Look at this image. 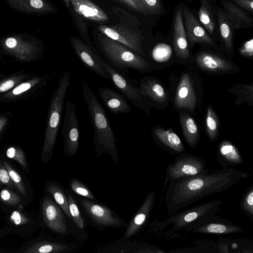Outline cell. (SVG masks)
<instances>
[{
	"label": "cell",
	"mask_w": 253,
	"mask_h": 253,
	"mask_svg": "<svg viewBox=\"0 0 253 253\" xmlns=\"http://www.w3.org/2000/svg\"><path fill=\"white\" fill-rule=\"evenodd\" d=\"M248 173L230 168L210 170L202 173L169 181L165 193L168 215L210 196L226 191L242 179Z\"/></svg>",
	"instance_id": "1"
},
{
	"label": "cell",
	"mask_w": 253,
	"mask_h": 253,
	"mask_svg": "<svg viewBox=\"0 0 253 253\" xmlns=\"http://www.w3.org/2000/svg\"><path fill=\"white\" fill-rule=\"evenodd\" d=\"M82 90L94 129L93 142L96 154L108 153L118 162L116 138L109 118L87 82L81 79Z\"/></svg>",
	"instance_id": "2"
},
{
	"label": "cell",
	"mask_w": 253,
	"mask_h": 253,
	"mask_svg": "<svg viewBox=\"0 0 253 253\" xmlns=\"http://www.w3.org/2000/svg\"><path fill=\"white\" fill-rule=\"evenodd\" d=\"M98 45L104 60L116 69L128 73V69L144 73L151 71L143 56L103 35L98 36Z\"/></svg>",
	"instance_id": "3"
},
{
	"label": "cell",
	"mask_w": 253,
	"mask_h": 253,
	"mask_svg": "<svg viewBox=\"0 0 253 253\" xmlns=\"http://www.w3.org/2000/svg\"><path fill=\"white\" fill-rule=\"evenodd\" d=\"M71 83L68 71L60 77L58 86L54 91L47 115L42 154L51 156L60 126L62 111L67 90Z\"/></svg>",
	"instance_id": "4"
},
{
	"label": "cell",
	"mask_w": 253,
	"mask_h": 253,
	"mask_svg": "<svg viewBox=\"0 0 253 253\" xmlns=\"http://www.w3.org/2000/svg\"><path fill=\"white\" fill-rule=\"evenodd\" d=\"M221 200H214L178 211L158 224V229L170 226L174 231H192L211 217L220 212Z\"/></svg>",
	"instance_id": "5"
},
{
	"label": "cell",
	"mask_w": 253,
	"mask_h": 253,
	"mask_svg": "<svg viewBox=\"0 0 253 253\" xmlns=\"http://www.w3.org/2000/svg\"><path fill=\"white\" fill-rule=\"evenodd\" d=\"M209 170L205 159L189 154H181L166 168L164 191L170 180L199 174Z\"/></svg>",
	"instance_id": "6"
},
{
	"label": "cell",
	"mask_w": 253,
	"mask_h": 253,
	"mask_svg": "<svg viewBox=\"0 0 253 253\" xmlns=\"http://www.w3.org/2000/svg\"><path fill=\"white\" fill-rule=\"evenodd\" d=\"M102 64L109 76V80L115 87L137 108L148 113V104L146 97L140 92L138 87L135 86L127 73L119 71L107 63L102 57Z\"/></svg>",
	"instance_id": "7"
},
{
	"label": "cell",
	"mask_w": 253,
	"mask_h": 253,
	"mask_svg": "<svg viewBox=\"0 0 253 253\" xmlns=\"http://www.w3.org/2000/svg\"><path fill=\"white\" fill-rule=\"evenodd\" d=\"M0 45L6 52L21 61H30L40 53L41 48L33 37L12 34L2 38Z\"/></svg>",
	"instance_id": "8"
},
{
	"label": "cell",
	"mask_w": 253,
	"mask_h": 253,
	"mask_svg": "<svg viewBox=\"0 0 253 253\" xmlns=\"http://www.w3.org/2000/svg\"><path fill=\"white\" fill-rule=\"evenodd\" d=\"M61 134L64 138V151L67 156H73L79 148V127L74 101L66 104Z\"/></svg>",
	"instance_id": "9"
},
{
	"label": "cell",
	"mask_w": 253,
	"mask_h": 253,
	"mask_svg": "<svg viewBox=\"0 0 253 253\" xmlns=\"http://www.w3.org/2000/svg\"><path fill=\"white\" fill-rule=\"evenodd\" d=\"M71 45L81 63L99 77L109 79V76L102 64V57L97 51L78 38L72 37Z\"/></svg>",
	"instance_id": "10"
},
{
	"label": "cell",
	"mask_w": 253,
	"mask_h": 253,
	"mask_svg": "<svg viewBox=\"0 0 253 253\" xmlns=\"http://www.w3.org/2000/svg\"><path fill=\"white\" fill-rule=\"evenodd\" d=\"M98 30L108 38L123 44L133 51L144 56L142 45V38L138 34L128 28L120 25H101Z\"/></svg>",
	"instance_id": "11"
},
{
	"label": "cell",
	"mask_w": 253,
	"mask_h": 253,
	"mask_svg": "<svg viewBox=\"0 0 253 253\" xmlns=\"http://www.w3.org/2000/svg\"><path fill=\"white\" fill-rule=\"evenodd\" d=\"M81 203L84 211L91 219L97 224L106 227H123L124 221L110 209L91 202L87 199H82Z\"/></svg>",
	"instance_id": "12"
},
{
	"label": "cell",
	"mask_w": 253,
	"mask_h": 253,
	"mask_svg": "<svg viewBox=\"0 0 253 253\" xmlns=\"http://www.w3.org/2000/svg\"><path fill=\"white\" fill-rule=\"evenodd\" d=\"M44 223L52 231L60 234L68 232L66 219L59 206L48 197H44L42 205Z\"/></svg>",
	"instance_id": "13"
},
{
	"label": "cell",
	"mask_w": 253,
	"mask_h": 253,
	"mask_svg": "<svg viewBox=\"0 0 253 253\" xmlns=\"http://www.w3.org/2000/svg\"><path fill=\"white\" fill-rule=\"evenodd\" d=\"M70 12L84 19L100 23L108 21L106 13L90 0H62Z\"/></svg>",
	"instance_id": "14"
},
{
	"label": "cell",
	"mask_w": 253,
	"mask_h": 253,
	"mask_svg": "<svg viewBox=\"0 0 253 253\" xmlns=\"http://www.w3.org/2000/svg\"><path fill=\"white\" fill-rule=\"evenodd\" d=\"M182 16L187 40L191 45L196 43L214 44L211 38L190 10L186 8L182 9Z\"/></svg>",
	"instance_id": "15"
},
{
	"label": "cell",
	"mask_w": 253,
	"mask_h": 253,
	"mask_svg": "<svg viewBox=\"0 0 253 253\" xmlns=\"http://www.w3.org/2000/svg\"><path fill=\"white\" fill-rule=\"evenodd\" d=\"M98 92L104 105L113 114L130 112V106L122 93L108 87H100Z\"/></svg>",
	"instance_id": "16"
},
{
	"label": "cell",
	"mask_w": 253,
	"mask_h": 253,
	"mask_svg": "<svg viewBox=\"0 0 253 253\" xmlns=\"http://www.w3.org/2000/svg\"><path fill=\"white\" fill-rule=\"evenodd\" d=\"M196 102V94L189 75L183 74L178 84L174 98L177 108L193 111Z\"/></svg>",
	"instance_id": "17"
},
{
	"label": "cell",
	"mask_w": 253,
	"mask_h": 253,
	"mask_svg": "<svg viewBox=\"0 0 253 253\" xmlns=\"http://www.w3.org/2000/svg\"><path fill=\"white\" fill-rule=\"evenodd\" d=\"M173 44L177 57L182 59L189 57V47L183 21L182 8L180 7L176 9L174 15Z\"/></svg>",
	"instance_id": "18"
},
{
	"label": "cell",
	"mask_w": 253,
	"mask_h": 253,
	"mask_svg": "<svg viewBox=\"0 0 253 253\" xmlns=\"http://www.w3.org/2000/svg\"><path fill=\"white\" fill-rule=\"evenodd\" d=\"M12 8L27 14H46L54 12L55 7L47 0H4Z\"/></svg>",
	"instance_id": "19"
},
{
	"label": "cell",
	"mask_w": 253,
	"mask_h": 253,
	"mask_svg": "<svg viewBox=\"0 0 253 253\" xmlns=\"http://www.w3.org/2000/svg\"><path fill=\"white\" fill-rule=\"evenodd\" d=\"M243 229L231 221L214 215L193 230L192 232L203 234H229L241 232Z\"/></svg>",
	"instance_id": "20"
},
{
	"label": "cell",
	"mask_w": 253,
	"mask_h": 253,
	"mask_svg": "<svg viewBox=\"0 0 253 253\" xmlns=\"http://www.w3.org/2000/svg\"><path fill=\"white\" fill-rule=\"evenodd\" d=\"M155 199V194L153 192L148 194L141 207L129 223L123 239L129 238L139 231L150 214Z\"/></svg>",
	"instance_id": "21"
},
{
	"label": "cell",
	"mask_w": 253,
	"mask_h": 253,
	"mask_svg": "<svg viewBox=\"0 0 253 253\" xmlns=\"http://www.w3.org/2000/svg\"><path fill=\"white\" fill-rule=\"evenodd\" d=\"M196 62L202 69L212 72H226L233 69V65L214 54L207 52L200 53Z\"/></svg>",
	"instance_id": "22"
},
{
	"label": "cell",
	"mask_w": 253,
	"mask_h": 253,
	"mask_svg": "<svg viewBox=\"0 0 253 253\" xmlns=\"http://www.w3.org/2000/svg\"><path fill=\"white\" fill-rule=\"evenodd\" d=\"M139 89L145 97L158 103L165 102L168 94L163 86L155 79L144 77L140 81Z\"/></svg>",
	"instance_id": "23"
},
{
	"label": "cell",
	"mask_w": 253,
	"mask_h": 253,
	"mask_svg": "<svg viewBox=\"0 0 253 253\" xmlns=\"http://www.w3.org/2000/svg\"><path fill=\"white\" fill-rule=\"evenodd\" d=\"M153 131L159 141L169 149L178 153L184 152V147L179 137L171 129L166 130L160 127H155Z\"/></svg>",
	"instance_id": "24"
},
{
	"label": "cell",
	"mask_w": 253,
	"mask_h": 253,
	"mask_svg": "<svg viewBox=\"0 0 253 253\" xmlns=\"http://www.w3.org/2000/svg\"><path fill=\"white\" fill-rule=\"evenodd\" d=\"M218 161L226 167L241 164L243 161L237 148L228 141H224L220 144Z\"/></svg>",
	"instance_id": "25"
},
{
	"label": "cell",
	"mask_w": 253,
	"mask_h": 253,
	"mask_svg": "<svg viewBox=\"0 0 253 253\" xmlns=\"http://www.w3.org/2000/svg\"><path fill=\"white\" fill-rule=\"evenodd\" d=\"M220 35L226 47L230 50L233 47V33L234 29H237L234 21L229 15L222 11L218 14Z\"/></svg>",
	"instance_id": "26"
},
{
	"label": "cell",
	"mask_w": 253,
	"mask_h": 253,
	"mask_svg": "<svg viewBox=\"0 0 253 253\" xmlns=\"http://www.w3.org/2000/svg\"><path fill=\"white\" fill-rule=\"evenodd\" d=\"M180 120L185 140L191 147H195L199 138L198 128L195 121L185 114L180 115Z\"/></svg>",
	"instance_id": "27"
},
{
	"label": "cell",
	"mask_w": 253,
	"mask_h": 253,
	"mask_svg": "<svg viewBox=\"0 0 253 253\" xmlns=\"http://www.w3.org/2000/svg\"><path fill=\"white\" fill-rule=\"evenodd\" d=\"M68 245L56 243L37 242L28 248L25 253H59L69 250Z\"/></svg>",
	"instance_id": "28"
},
{
	"label": "cell",
	"mask_w": 253,
	"mask_h": 253,
	"mask_svg": "<svg viewBox=\"0 0 253 253\" xmlns=\"http://www.w3.org/2000/svg\"><path fill=\"white\" fill-rule=\"evenodd\" d=\"M223 5L227 14L235 23L237 29L242 27L243 24L250 25L252 23V19L244 10L234 4L224 1Z\"/></svg>",
	"instance_id": "29"
},
{
	"label": "cell",
	"mask_w": 253,
	"mask_h": 253,
	"mask_svg": "<svg viewBox=\"0 0 253 253\" xmlns=\"http://www.w3.org/2000/svg\"><path fill=\"white\" fill-rule=\"evenodd\" d=\"M47 191L52 196L56 203L63 211L66 216L72 220L69 211L68 197L61 188L56 184H49L47 186Z\"/></svg>",
	"instance_id": "30"
},
{
	"label": "cell",
	"mask_w": 253,
	"mask_h": 253,
	"mask_svg": "<svg viewBox=\"0 0 253 253\" xmlns=\"http://www.w3.org/2000/svg\"><path fill=\"white\" fill-rule=\"evenodd\" d=\"M201 4L199 10L198 15L200 23L207 31L211 35L213 34L215 24L206 0H201Z\"/></svg>",
	"instance_id": "31"
},
{
	"label": "cell",
	"mask_w": 253,
	"mask_h": 253,
	"mask_svg": "<svg viewBox=\"0 0 253 253\" xmlns=\"http://www.w3.org/2000/svg\"><path fill=\"white\" fill-rule=\"evenodd\" d=\"M206 130L211 140H214L218 132V122L217 116L211 106H209L206 118Z\"/></svg>",
	"instance_id": "32"
},
{
	"label": "cell",
	"mask_w": 253,
	"mask_h": 253,
	"mask_svg": "<svg viewBox=\"0 0 253 253\" xmlns=\"http://www.w3.org/2000/svg\"><path fill=\"white\" fill-rule=\"evenodd\" d=\"M68 200L69 211L72 220L78 228L84 229V220L74 199L69 193L68 194Z\"/></svg>",
	"instance_id": "33"
},
{
	"label": "cell",
	"mask_w": 253,
	"mask_h": 253,
	"mask_svg": "<svg viewBox=\"0 0 253 253\" xmlns=\"http://www.w3.org/2000/svg\"><path fill=\"white\" fill-rule=\"evenodd\" d=\"M2 163L7 169L8 174L15 187L23 196L26 197L27 193L26 189L19 174L6 161H4Z\"/></svg>",
	"instance_id": "34"
},
{
	"label": "cell",
	"mask_w": 253,
	"mask_h": 253,
	"mask_svg": "<svg viewBox=\"0 0 253 253\" xmlns=\"http://www.w3.org/2000/svg\"><path fill=\"white\" fill-rule=\"evenodd\" d=\"M240 208L249 217L252 218L253 216V188L248 191L246 195L241 201Z\"/></svg>",
	"instance_id": "35"
},
{
	"label": "cell",
	"mask_w": 253,
	"mask_h": 253,
	"mask_svg": "<svg viewBox=\"0 0 253 253\" xmlns=\"http://www.w3.org/2000/svg\"><path fill=\"white\" fill-rule=\"evenodd\" d=\"M0 198L4 203L12 206L18 205L22 201L21 198L17 194L6 189L1 191Z\"/></svg>",
	"instance_id": "36"
},
{
	"label": "cell",
	"mask_w": 253,
	"mask_h": 253,
	"mask_svg": "<svg viewBox=\"0 0 253 253\" xmlns=\"http://www.w3.org/2000/svg\"><path fill=\"white\" fill-rule=\"evenodd\" d=\"M70 186L72 190L77 194L91 200L94 199V196L89 189L78 180H72Z\"/></svg>",
	"instance_id": "37"
},
{
	"label": "cell",
	"mask_w": 253,
	"mask_h": 253,
	"mask_svg": "<svg viewBox=\"0 0 253 253\" xmlns=\"http://www.w3.org/2000/svg\"><path fill=\"white\" fill-rule=\"evenodd\" d=\"M6 154L9 158L17 161L23 167L25 168L27 166L24 153L21 149L17 148L10 147L7 149Z\"/></svg>",
	"instance_id": "38"
},
{
	"label": "cell",
	"mask_w": 253,
	"mask_h": 253,
	"mask_svg": "<svg viewBox=\"0 0 253 253\" xmlns=\"http://www.w3.org/2000/svg\"><path fill=\"white\" fill-rule=\"evenodd\" d=\"M145 7L148 13L157 14L161 10L160 0H138Z\"/></svg>",
	"instance_id": "39"
},
{
	"label": "cell",
	"mask_w": 253,
	"mask_h": 253,
	"mask_svg": "<svg viewBox=\"0 0 253 253\" xmlns=\"http://www.w3.org/2000/svg\"><path fill=\"white\" fill-rule=\"evenodd\" d=\"M11 222L16 225H21L27 224L30 221V219L25 215L19 211H13L9 217Z\"/></svg>",
	"instance_id": "40"
},
{
	"label": "cell",
	"mask_w": 253,
	"mask_h": 253,
	"mask_svg": "<svg viewBox=\"0 0 253 253\" xmlns=\"http://www.w3.org/2000/svg\"><path fill=\"white\" fill-rule=\"evenodd\" d=\"M2 184L6 185L13 189L16 188L5 167L0 163V185Z\"/></svg>",
	"instance_id": "41"
},
{
	"label": "cell",
	"mask_w": 253,
	"mask_h": 253,
	"mask_svg": "<svg viewBox=\"0 0 253 253\" xmlns=\"http://www.w3.org/2000/svg\"><path fill=\"white\" fill-rule=\"evenodd\" d=\"M134 10L138 12L146 14L147 11L143 5L138 0H117Z\"/></svg>",
	"instance_id": "42"
},
{
	"label": "cell",
	"mask_w": 253,
	"mask_h": 253,
	"mask_svg": "<svg viewBox=\"0 0 253 253\" xmlns=\"http://www.w3.org/2000/svg\"><path fill=\"white\" fill-rule=\"evenodd\" d=\"M240 52L243 56L250 57L253 55V39H251L245 42L240 49Z\"/></svg>",
	"instance_id": "43"
},
{
	"label": "cell",
	"mask_w": 253,
	"mask_h": 253,
	"mask_svg": "<svg viewBox=\"0 0 253 253\" xmlns=\"http://www.w3.org/2000/svg\"><path fill=\"white\" fill-rule=\"evenodd\" d=\"M33 82V81H32ZM32 82L24 83L20 84L19 85L16 86L12 90V93L14 95H18L28 90L32 86L33 84H33Z\"/></svg>",
	"instance_id": "44"
},
{
	"label": "cell",
	"mask_w": 253,
	"mask_h": 253,
	"mask_svg": "<svg viewBox=\"0 0 253 253\" xmlns=\"http://www.w3.org/2000/svg\"><path fill=\"white\" fill-rule=\"evenodd\" d=\"M235 2L240 7L251 12L253 11V0H235Z\"/></svg>",
	"instance_id": "45"
},
{
	"label": "cell",
	"mask_w": 253,
	"mask_h": 253,
	"mask_svg": "<svg viewBox=\"0 0 253 253\" xmlns=\"http://www.w3.org/2000/svg\"><path fill=\"white\" fill-rule=\"evenodd\" d=\"M14 80L9 79L6 80L0 84V92H5L11 89L14 85Z\"/></svg>",
	"instance_id": "46"
},
{
	"label": "cell",
	"mask_w": 253,
	"mask_h": 253,
	"mask_svg": "<svg viewBox=\"0 0 253 253\" xmlns=\"http://www.w3.org/2000/svg\"><path fill=\"white\" fill-rule=\"evenodd\" d=\"M7 123V120L5 118L0 117V133L2 130Z\"/></svg>",
	"instance_id": "47"
}]
</instances>
